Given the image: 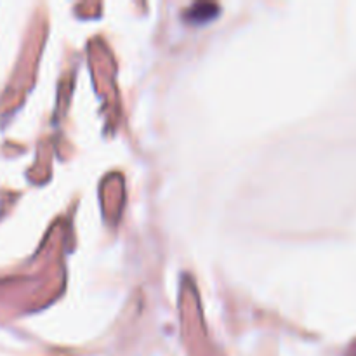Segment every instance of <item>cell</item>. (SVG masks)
Wrapping results in <instances>:
<instances>
[{"mask_svg":"<svg viewBox=\"0 0 356 356\" xmlns=\"http://www.w3.org/2000/svg\"><path fill=\"white\" fill-rule=\"evenodd\" d=\"M218 13V7L212 6V3H197V6L191 7L188 10L191 21H197V23H204V21L211 19Z\"/></svg>","mask_w":356,"mask_h":356,"instance_id":"cell-1","label":"cell"}]
</instances>
